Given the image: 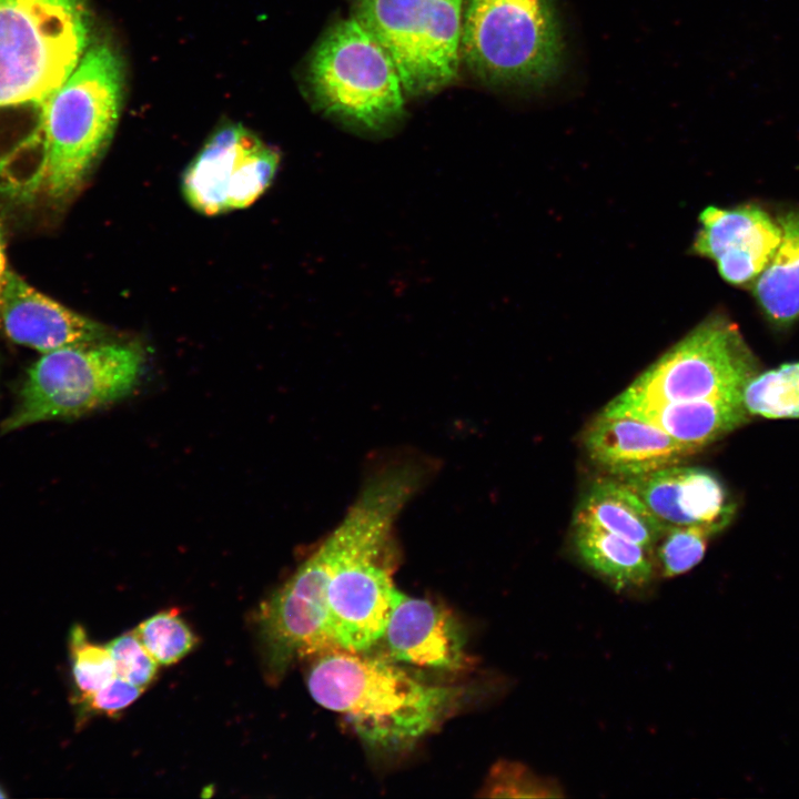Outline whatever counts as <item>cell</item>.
<instances>
[{"label":"cell","mask_w":799,"mask_h":799,"mask_svg":"<svg viewBox=\"0 0 799 799\" xmlns=\"http://www.w3.org/2000/svg\"><path fill=\"white\" fill-rule=\"evenodd\" d=\"M280 154L239 123L219 127L182 176V193L196 212L213 216L253 204L271 185Z\"/></svg>","instance_id":"obj_9"},{"label":"cell","mask_w":799,"mask_h":799,"mask_svg":"<svg viewBox=\"0 0 799 799\" xmlns=\"http://www.w3.org/2000/svg\"><path fill=\"white\" fill-rule=\"evenodd\" d=\"M584 445L595 465L620 481L681 464L698 453L650 423L604 412L588 425Z\"/></svg>","instance_id":"obj_15"},{"label":"cell","mask_w":799,"mask_h":799,"mask_svg":"<svg viewBox=\"0 0 799 799\" xmlns=\"http://www.w3.org/2000/svg\"><path fill=\"white\" fill-rule=\"evenodd\" d=\"M331 556L325 544L297 568L259 613L266 665L281 677L297 659L337 650L328 627Z\"/></svg>","instance_id":"obj_10"},{"label":"cell","mask_w":799,"mask_h":799,"mask_svg":"<svg viewBox=\"0 0 799 799\" xmlns=\"http://www.w3.org/2000/svg\"><path fill=\"white\" fill-rule=\"evenodd\" d=\"M306 84L318 111L360 133H387L405 117L394 63L353 17L332 26L315 45Z\"/></svg>","instance_id":"obj_5"},{"label":"cell","mask_w":799,"mask_h":799,"mask_svg":"<svg viewBox=\"0 0 799 799\" xmlns=\"http://www.w3.org/2000/svg\"><path fill=\"white\" fill-rule=\"evenodd\" d=\"M125 71L107 39H93L53 98L44 127L41 198L65 204L84 186L118 127Z\"/></svg>","instance_id":"obj_3"},{"label":"cell","mask_w":799,"mask_h":799,"mask_svg":"<svg viewBox=\"0 0 799 799\" xmlns=\"http://www.w3.org/2000/svg\"><path fill=\"white\" fill-rule=\"evenodd\" d=\"M8 272L9 269L7 266L4 233L2 224L0 222V299L6 284Z\"/></svg>","instance_id":"obj_27"},{"label":"cell","mask_w":799,"mask_h":799,"mask_svg":"<svg viewBox=\"0 0 799 799\" xmlns=\"http://www.w3.org/2000/svg\"><path fill=\"white\" fill-rule=\"evenodd\" d=\"M758 373L738 326L716 313L666 351L617 395V403H666L711 397L742 398Z\"/></svg>","instance_id":"obj_8"},{"label":"cell","mask_w":799,"mask_h":799,"mask_svg":"<svg viewBox=\"0 0 799 799\" xmlns=\"http://www.w3.org/2000/svg\"><path fill=\"white\" fill-rule=\"evenodd\" d=\"M574 520L586 522L651 552L667 527L623 481H596L580 499Z\"/></svg>","instance_id":"obj_17"},{"label":"cell","mask_w":799,"mask_h":799,"mask_svg":"<svg viewBox=\"0 0 799 799\" xmlns=\"http://www.w3.org/2000/svg\"><path fill=\"white\" fill-rule=\"evenodd\" d=\"M8 798V793L3 789V787L0 785V799Z\"/></svg>","instance_id":"obj_28"},{"label":"cell","mask_w":799,"mask_h":799,"mask_svg":"<svg viewBox=\"0 0 799 799\" xmlns=\"http://www.w3.org/2000/svg\"><path fill=\"white\" fill-rule=\"evenodd\" d=\"M749 415L767 418H799V362L757 373L742 390Z\"/></svg>","instance_id":"obj_20"},{"label":"cell","mask_w":799,"mask_h":799,"mask_svg":"<svg viewBox=\"0 0 799 799\" xmlns=\"http://www.w3.org/2000/svg\"><path fill=\"white\" fill-rule=\"evenodd\" d=\"M353 18L394 63L405 95L435 93L458 74L463 0H352Z\"/></svg>","instance_id":"obj_7"},{"label":"cell","mask_w":799,"mask_h":799,"mask_svg":"<svg viewBox=\"0 0 799 799\" xmlns=\"http://www.w3.org/2000/svg\"><path fill=\"white\" fill-rule=\"evenodd\" d=\"M0 327L12 342L45 354L105 340V327L29 285L9 270L0 299Z\"/></svg>","instance_id":"obj_14"},{"label":"cell","mask_w":799,"mask_h":799,"mask_svg":"<svg viewBox=\"0 0 799 799\" xmlns=\"http://www.w3.org/2000/svg\"><path fill=\"white\" fill-rule=\"evenodd\" d=\"M94 38L90 0H0V198H41L48 111Z\"/></svg>","instance_id":"obj_1"},{"label":"cell","mask_w":799,"mask_h":799,"mask_svg":"<svg viewBox=\"0 0 799 799\" xmlns=\"http://www.w3.org/2000/svg\"><path fill=\"white\" fill-rule=\"evenodd\" d=\"M666 526H695L710 535L730 522L735 505L710 471L681 464L623 479Z\"/></svg>","instance_id":"obj_12"},{"label":"cell","mask_w":799,"mask_h":799,"mask_svg":"<svg viewBox=\"0 0 799 799\" xmlns=\"http://www.w3.org/2000/svg\"><path fill=\"white\" fill-rule=\"evenodd\" d=\"M387 659L415 666L461 670L468 661L461 623L445 607L396 589L382 639Z\"/></svg>","instance_id":"obj_13"},{"label":"cell","mask_w":799,"mask_h":799,"mask_svg":"<svg viewBox=\"0 0 799 799\" xmlns=\"http://www.w3.org/2000/svg\"><path fill=\"white\" fill-rule=\"evenodd\" d=\"M134 631L159 665L163 666L180 661L198 640L176 609L160 611L146 618Z\"/></svg>","instance_id":"obj_21"},{"label":"cell","mask_w":799,"mask_h":799,"mask_svg":"<svg viewBox=\"0 0 799 799\" xmlns=\"http://www.w3.org/2000/svg\"><path fill=\"white\" fill-rule=\"evenodd\" d=\"M141 688L119 676H114L108 684L97 691L75 698L78 704L79 720H84L91 715L115 716L132 705L144 691Z\"/></svg>","instance_id":"obj_26"},{"label":"cell","mask_w":799,"mask_h":799,"mask_svg":"<svg viewBox=\"0 0 799 799\" xmlns=\"http://www.w3.org/2000/svg\"><path fill=\"white\" fill-rule=\"evenodd\" d=\"M564 57L553 0H467L461 59L486 84L543 89L558 78Z\"/></svg>","instance_id":"obj_4"},{"label":"cell","mask_w":799,"mask_h":799,"mask_svg":"<svg viewBox=\"0 0 799 799\" xmlns=\"http://www.w3.org/2000/svg\"><path fill=\"white\" fill-rule=\"evenodd\" d=\"M484 797L558 798L562 788L549 779L537 776L524 765L499 761L490 770L483 788Z\"/></svg>","instance_id":"obj_24"},{"label":"cell","mask_w":799,"mask_h":799,"mask_svg":"<svg viewBox=\"0 0 799 799\" xmlns=\"http://www.w3.org/2000/svg\"><path fill=\"white\" fill-rule=\"evenodd\" d=\"M710 536L700 527H667L656 545L661 575L676 577L694 568L704 558Z\"/></svg>","instance_id":"obj_23"},{"label":"cell","mask_w":799,"mask_h":799,"mask_svg":"<svg viewBox=\"0 0 799 799\" xmlns=\"http://www.w3.org/2000/svg\"><path fill=\"white\" fill-rule=\"evenodd\" d=\"M107 647L113 658L117 676L144 689L153 681L159 663L134 629L112 639Z\"/></svg>","instance_id":"obj_25"},{"label":"cell","mask_w":799,"mask_h":799,"mask_svg":"<svg viewBox=\"0 0 799 799\" xmlns=\"http://www.w3.org/2000/svg\"><path fill=\"white\" fill-rule=\"evenodd\" d=\"M306 686L318 705L343 715L365 744L385 750L416 744L465 695L463 687L421 682L387 658L345 650L317 656Z\"/></svg>","instance_id":"obj_2"},{"label":"cell","mask_w":799,"mask_h":799,"mask_svg":"<svg viewBox=\"0 0 799 799\" xmlns=\"http://www.w3.org/2000/svg\"><path fill=\"white\" fill-rule=\"evenodd\" d=\"M781 239L772 257L752 283L766 317L779 327L799 318V210L778 219Z\"/></svg>","instance_id":"obj_19"},{"label":"cell","mask_w":799,"mask_h":799,"mask_svg":"<svg viewBox=\"0 0 799 799\" xmlns=\"http://www.w3.org/2000/svg\"><path fill=\"white\" fill-rule=\"evenodd\" d=\"M69 650L72 677L79 692L77 698L97 691L117 675L107 645L100 646L89 641L84 628L79 624L71 628Z\"/></svg>","instance_id":"obj_22"},{"label":"cell","mask_w":799,"mask_h":799,"mask_svg":"<svg viewBox=\"0 0 799 799\" xmlns=\"http://www.w3.org/2000/svg\"><path fill=\"white\" fill-rule=\"evenodd\" d=\"M601 412L650 423L698 452L744 425L750 416L744 407L742 398L735 397L666 403L610 401Z\"/></svg>","instance_id":"obj_16"},{"label":"cell","mask_w":799,"mask_h":799,"mask_svg":"<svg viewBox=\"0 0 799 799\" xmlns=\"http://www.w3.org/2000/svg\"><path fill=\"white\" fill-rule=\"evenodd\" d=\"M579 559L617 590L647 585L654 577L649 550L597 525L574 520Z\"/></svg>","instance_id":"obj_18"},{"label":"cell","mask_w":799,"mask_h":799,"mask_svg":"<svg viewBox=\"0 0 799 799\" xmlns=\"http://www.w3.org/2000/svg\"><path fill=\"white\" fill-rule=\"evenodd\" d=\"M699 223L694 253L712 260L720 276L734 285H752L781 239L778 221L755 204L707 206Z\"/></svg>","instance_id":"obj_11"},{"label":"cell","mask_w":799,"mask_h":799,"mask_svg":"<svg viewBox=\"0 0 799 799\" xmlns=\"http://www.w3.org/2000/svg\"><path fill=\"white\" fill-rule=\"evenodd\" d=\"M143 364L140 346L105 341L45 353L29 367L1 433L105 407L134 388Z\"/></svg>","instance_id":"obj_6"}]
</instances>
